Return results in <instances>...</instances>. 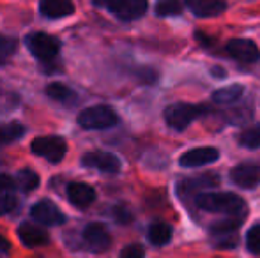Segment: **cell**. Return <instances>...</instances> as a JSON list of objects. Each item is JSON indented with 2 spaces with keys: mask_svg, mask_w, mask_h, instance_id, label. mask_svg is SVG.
<instances>
[{
  "mask_svg": "<svg viewBox=\"0 0 260 258\" xmlns=\"http://www.w3.org/2000/svg\"><path fill=\"white\" fill-rule=\"evenodd\" d=\"M199 209L212 214H226L229 217H246V203L236 193H200L195 198Z\"/></svg>",
  "mask_w": 260,
  "mask_h": 258,
  "instance_id": "cell-1",
  "label": "cell"
},
{
  "mask_svg": "<svg viewBox=\"0 0 260 258\" xmlns=\"http://www.w3.org/2000/svg\"><path fill=\"white\" fill-rule=\"evenodd\" d=\"M25 45L43 67H55V60L58 59V53H60V41L57 38L45 34V32H32L25 38Z\"/></svg>",
  "mask_w": 260,
  "mask_h": 258,
  "instance_id": "cell-2",
  "label": "cell"
},
{
  "mask_svg": "<svg viewBox=\"0 0 260 258\" xmlns=\"http://www.w3.org/2000/svg\"><path fill=\"white\" fill-rule=\"evenodd\" d=\"M76 122L82 129L87 131H101L110 129L119 122V115L108 104H96L82 110L76 117Z\"/></svg>",
  "mask_w": 260,
  "mask_h": 258,
  "instance_id": "cell-3",
  "label": "cell"
},
{
  "mask_svg": "<svg viewBox=\"0 0 260 258\" xmlns=\"http://www.w3.org/2000/svg\"><path fill=\"white\" fill-rule=\"evenodd\" d=\"M206 112H207V108L200 106V104L174 103L165 108L163 117H165V122L168 124V128L181 133V131H184L188 126H191L197 119L206 115Z\"/></svg>",
  "mask_w": 260,
  "mask_h": 258,
  "instance_id": "cell-4",
  "label": "cell"
},
{
  "mask_svg": "<svg viewBox=\"0 0 260 258\" xmlns=\"http://www.w3.org/2000/svg\"><path fill=\"white\" fill-rule=\"evenodd\" d=\"M32 152L39 158L46 159L48 163H60L64 159L66 152H68V143L62 136L57 134H48V136H38L32 140L30 145Z\"/></svg>",
  "mask_w": 260,
  "mask_h": 258,
  "instance_id": "cell-5",
  "label": "cell"
},
{
  "mask_svg": "<svg viewBox=\"0 0 260 258\" xmlns=\"http://www.w3.org/2000/svg\"><path fill=\"white\" fill-rule=\"evenodd\" d=\"M82 239L87 251L96 253V255L108 251L112 246V235L103 223H89L83 228Z\"/></svg>",
  "mask_w": 260,
  "mask_h": 258,
  "instance_id": "cell-6",
  "label": "cell"
},
{
  "mask_svg": "<svg viewBox=\"0 0 260 258\" xmlns=\"http://www.w3.org/2000/svg\"><path fill=\"white\" fill-rule=\"evenodd\" d=\"M82 165L85 168L98 170L103 173H119L122 170V161L112 152L90 151L82 156Z\"/></svg>",
  "mask_w": 260,
  "mask_h": 258,
  "instance_id": "cell-7",
  "label": "cell"
},
{
  "mask_svg": "<svg viewBox=\"0 0 260 258\" xmlns=\"http://www.w3.org/2000/svg\"><path fill=\"white\" fill-rule=\"evenodd\" d=\"M225 52L232 57L234 60L243 64H255L260 60V50L251 39H230L225 45Z\"/></svg>",
  "mask_w": 260,
  "mask_h": 258,
  "instance_id": "cell-8",
  "label": "cell"
},
{
  "mask_svg": "<svg viewBox=\"0 0 260 258\" xmlns=\"http://www.w3.org/2000/svg\"><path fill=\"white\" fill-rule=\"evenodd\" d=\"M30 216L36 219V223L45 225V227H58V225L66 223L64 212L48 198L39 200L38 203H34L30 209Z\"/></svg>",
  "mask_w": 260,
  "mask_h": 258,
  "instance_id": "cell-9",
  "label": "cell"
},
{
  "mask_svg": "<svg viewBox=\"0 0 260 258\" xmlns=\"http://www.w3.org/2000/svg\"><path fill=\"white\" fill-rule=\"evenodd\" d=\"M230 180L241 190H255L260 184V165L241 163L230 170Z\"/></svg>",
  "mask_w": 260,
  "mask_h": 258,
  "instance_id": "cell-10",
  "label": "cell"
},
{
  "mask_svg": "<svg viewBox=\"0 0 260 258\" xmlns=\"http://www.w3.org/2000/svg\"><path fill=\"white\" fill-rule=\"evenodd\" d=\"M244 217H229L225 221H219L211 227V235L216 241L218 248H230L236 246V232L241 227Z\"/></svg>",
  "mask_w": 260,
  "mask_h": 258,
  "instance_id": "cell-11",
  "label": "cell"
},
{
  "mask_svg": "<svg viewBox=\"0 0 260 258\" xmlns=\"http://www.w3.org/2000/svg\"><path fill=\"white\" fill-rule=\"evenodd\" d=\"M105 7L113 14L115 18H119L120 21H135L138 18H142L147 11V2L144 0H124V2H110L105 4Z\"/></svg>",
  "mask_w": 260,
  "mask_h": 258,
  "instance_id": "cell-12",
  "label": "cell"
},
{
  "mask_svg": "<svg viewBox=\"0 0 260 258\" xmlns=\"http://www.w3.org/2000/svg\"><path fill=\"white\" fill-rule=\"evenodd\" d=\"M219 159V151L216 147H197L191 151H186L179 158V165L184 168H199L211 163H216Z\"/></svg>",
  "mask_w": 260,
  "mask_h": 258,
  "instance_id": "cell-13",
  "label": "cell"
},
{
  "mask_svg": "<svg viewBox=\"0 0 260 258\" xmlns=\"http://www.w3.org/2000/svg\"><path fill=\"white\" fill-rule=\"evenodd\" d=\"M18 237L25 248H39V246H46L50 242L46 228L39 223H30V221H25L18 227Z\"/></svg>",
  "mask_w": 260,
  "mask_h": 258,
  "instance_id": "cell-14",
  "label": "cell"
},
{
  "mask_svg": "<svg viewBox=\"0 0 260 258\" xmlns=\"http://www.w3.org/2000/svg\"><path fill=\"white\" fill-rule=\"evenodd\" d=\"M68 200L71 205L78 207V209H87L96 202V190L85 182H71L66 190Z\"/></svg>",
  "mask_w": 260,
  "mask_h": 258,
  "instance_id": "cell-15",
  "label": "cell"
},
{
  "mask_svg": "<svg viewBox=\"0 0 260 258\" xmlns=\"http://www.w3.org/2000/svg\"><path fill=\"white\" fill-rule=\"evenodd\" d=\"M39 13L46 20H62L75 13V4L69 0H43L39 2Z\"/></svg>",
  "mask_w": 260,
  "mask_h": 258,
  "instance_id": "cell-16",
  "label": "cell"
},
{
  "mask_svg": "<svg viewBox=\"0 0 260 258\" xmlns=\"http://www.w3.org/2000/svg\"><path fill=\"white\" fill-rule=\"evenodd\" d=\"M45 94L52 101L58 104H64V106H75L78 103V94L71 89V87L64 85L60 82H53L50 85H46Z\"/></svg>",
  "mask_w": 260,
  "mask_h": 258,
  "instance_id": "cell-17",
  "label": "cell"
},
{
  "mask_svg": "<svg viewBox=\"0 0 260 258\" xmlns=\"http://www.w3.org/2000/svg\"><path fill=\"white\" fill-rule=\"evenodd\" d=\"M186 7L197 18H214L226 9V4L219 2V0H197V2H188Z\"/></svg>",
  "mask_w": 260,
  "mask_h": 258,
  "instance_id": "cell-18",
  "label": "cell"
},
{
  "mask_svg": "<svg viewBox=\"0 0 260 258\" xmlns=\"http://www.w3.org/2000/svg\"><path fill=\"white\" fill-rule=\"evenodd\" d=\"M243 94H244V87L241 85V83H232V85H229V87L214 90L211 99L214 101L216 104H230V103H236Z\"/></svg>",
  "mask_w": 260,
  "mask_h": 258,
  "instance_id": "cell-19",
  "label": "cell"
},
{
  "mask_svg": "<svg viewBox=\"0 0 260 258\" xmlns=\"http://www.w3.org/2000/svg\"><path fill=\"white\" fill-rule=\"evenodd\" d=\"M147 237L152 246L168 244L172 239V227L167 223H163V221H154V223H151V227H149Z\"/></svg>",
  "mask_w": 260,
  "mask_h": 258,
  "instance_id": "cell-20",
  "label": "cell"
},
{
  "mask_svg": "<svg viewBox=\"0 0 260 258\" xmlns=\"http://www.w3.org/2000/svg\"><path fill=\"white\" fill-rule=\"evenodd\" d=\"M25 133H27V128H25L21 122H16V121L4 122V124H0V147L14 143V141L20 140Z\"/></svg>",
  "mask_w": 260,
  "mask_h": 258,
  "instance_id": "cell-21",
  "label": "cell"
},
{
  "mask_svg": "<svg viewBox=\"0 0 260 258\" xmlns=\"http://www.w3.org/2000/svg\"><path fill=\"white\" fill-rule=\"evenodd\" d=\"M16 188L23 193H32L39 186V175L30 168H23L16 175Z\"/></svg>",
  "mask_w": 260,
  "mask_h": 258,
  "instance_id": "cell-22",
  "label": "cell"
},
{
  "mask_svg": "<svg viewBox=\"0 0 260 258\" xmlns=\"http://www.w3.org/2000/svg\"><path fill=\"white\" fill-rule=\"evenodd\" d=\"M237 141H239L241 147L250 149V151H257L260 149V124L251 126V128H246L239 133L237 136Z\"/></svg>",
  "mask_w": 260,
  "mask_h": 258,
  "instance_id": "cell-23",
  "label": "cell"
},
{
  "mask_svg": "<svg viewBox=\"0 0 260 258\" xmlns=\"http://www.w3.org/2000/svg\"><path fill=\"white\" fill-rule=\"evenodd\" d=\"M18 48V41L14 38H9V35L0 34V65L7 64L11 60V57L16 53Z\"/></svg>",
  "mask_w": 260,
  "mask_h": 258,
  "instance_id": "cell-24",
  "label": "cell"
},
{
  "mask_svg": "<svg viewBox=\"0 0 260 258\" xmlns=\"http://www.w3.org/2000/svg\"><path fill=\"white\" fill-rule=\"evenodd\" d=\"M182 11V4L174 2V0H168V2H157L154 7L156 16L167 18V16H177Z\"/></svg>",
  "mask_w": 260,
  "mask_h": 258,
  "instance_id": "cell-25",
  "label": "cell"
},
{
  "mask_svg": "<svg viewBox=\"0 0 260 258\" xmlns=\"http://www.w3.org/2000/svg\"><path fill=\"white\" fill-rule=\"evenodd\" d=\"M246 248L253 255H260V223L253 225L246 232Z\"/></svg>",
  "mask_w": 260,
  "mask_h": 258,
  "instance_id": "cell-26",
  "label": "cell"
},
{
  "mask_svg": "<svg viewBox=\"0 0 260 258\" xmlns=\"http://www.w3.org/2000/svg\"><path fill=\"white\" fill-rule=\"evenodd\" d=\"M112 216L119 225H127V223H131V219H133V214H131V210L127 209L126 205H122V203L113 207Z\"/></svg>",
  "mask_w": 260,
  "mask_h": 258,
  "instance_id": "cell-27",
  "label": "cell"
},
{
  "mask_svg": "<svg viewBox=\"0 0 260 258\" xmlns=\"http://www.w3.org/2000/svg\"><path fill=\"white\" fill-rule=\"evenodd\" d=\"M18 205V198L14 193H6V195H0V216L7 212H13Z\"/></svg>",
  "mask_w": 260,
  "mask_h": 258,
  "instance_id": "cell-28",
  "label": "cell"
},
{
  "mask_svg": "<svg viewBox=\"0 0 260 258\" xmlns=\"http://www.w3.org/2000/svg\"><path fill=\"white\" fill-rule=\"evenodd\" d=\"M119 258H145V253L140 244H129L120 251Z\"/></svg>",
  "mask_w": 260,
  "mask_h": 258,
  "instance_id": "cell-29",
  "label": "cell"
},
{
  "mask_svg": "<svg viewBox=\"0 0 260 258\" xmlns=\"http://www.w3.org/2000/svg\"><path fill=\"white\" fill-rule=\"evenodd\" d=\"M14 190H16V180L6 173H0V195L14 193Z\"/></svg>",
  "mask_w": 260,
  "mask_h": 258,
  "instance_id": "cell-30",
  "label": "cell"
},
{
  "mask_svg": "<svg viewBox=\"0 0 260 258\" xmlns=\"http://www.w3.org/2000/svg\"><path fill=\"white\" fill-rule=\"evenodd\" d=\"M11 249V244L2 234H0V253H7Z\"/></svg>",
  "mask_w": 260,
  "mask_h": 258,
  "instance_id": "cell-31",
  "label": "cell"
}]
</instances>
